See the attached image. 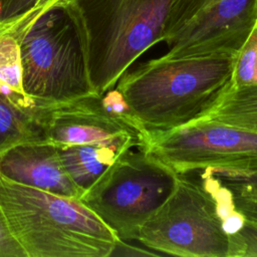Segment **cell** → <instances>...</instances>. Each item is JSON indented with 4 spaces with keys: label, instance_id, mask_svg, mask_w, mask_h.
<instances>
[{
    "label": "cell",
    "instance_id": "cell-18",
    "mask_svg": "<svg viewBox=\"0 0 257 257\" xmlns=\"http://www.w3.org/2000/svg\"><path fill=\"white\" fill-rule=\"evenodd\" d=\"M228 257H257V221L245 217L243 226L229 235Z\"/></svg>",
    "mask_w": 257,
    "mask_h": 257
},
{
    "label": "cell",
    "instance_id": "cell-14",
    "mask_svg": "<svg viewBox=\"0 0 257 257\" xmlns=\"http://www.w3.org/2000/svg\"><path fill=\"white\" fill-rule=\"evenodd\" d=\"M204 117L257 133V85L232 86Z\"/></svg>",
    "mask_w": 257,
    "mask_h": 257
},
{
    "label": "cell",
    "instance_id": "cell-10",
    "mask_svg": "<svg viewBox=\"0 0 257 257\" xmlns=\"http://www.w3.org/2000/svg\"><path fill=\"white\" fill-rule=\"evenodd\" d=\"M0 175L20 185L52 194L80 198V190L68 176L57 146L46 140L17 144L0 155Z\"/></svg>",
    "mask_w": 257,
    "mask_h": 257
},
{
    "label": "cell",
    "instance_id": "cell-7",
    "mask_svg": "<svg viewBox=\"0 0 257 257\" xmlns=\"http://www.w3.org/2000/svg\"><path fill=\"white\" fill-rule=\"evenodd\" d=\"M143 148L181 175L205 169L257 173V133L207 117L170 131H149Z\"/></svg>",
    "mask_w": 257,
    "mask_h": 257
},
{
    "label": "cell",
    "instance_id": "cell-1",
    "mask_svg": "<svg viewBox=\"0 0 257 257\" xmlns=\"http://www.w3.org/2000/svg\"><path fill=\"white\" fill-rule=\"evenodd\" d=\"M235 57L151 59L115 83L148 131H170L204 117L233 86Z\"/></svg>",
    "mask_w": 257,
    "mask_h": 257
},
{
    "label": "cell",
    "instance_id": "cell-13",
    "mask_svg": "<svg viewBox=\"0 0 257 257\" xmlns=\"http://www.w3.org/2000/svg\"><path fill=\"white\" fill-rule=\"evenodd\" d=\"M41 5L27 13L0 22V79L17 92L24 93L21 77V41L32 21L48 6Z\"/></svg>",
    "mask_w": 257,
    "mask_h": 257
},
{
    "label": "cell",
    "instance_id": "cell-8",
    "mask_svg": "<svg viewBox=\"0 0 257 257\" xmlns=\"http://www.w3.org/2000/svg\"><path fill=\"white\" fill-rule=\"evenodd\" d=\"M257 27V0H173L167 58L235 57Z\"/></svg>",
    "mask_w": 257,
    "mask_h": 257
},
{
    "label": "cell",
    "instance_id": "cell-21",
    "mask_svg": "<svg viewBox=\"0 0 257 257\" xmlns=\"http://www.w3.org/2000/svg\"><path fill=\"white\" fill-rule=\"evenodd\" d=\"M112 255H124V256H150V255H160L158 253H156L155 251H148V250H141L140 248L134 247L130 244H127L125 241L123 240H117L114 248L112 250V253L110 256Z\"/></svg>",
    "mask_w": 257,
    "mask_h": 257
},
{
    "label": "cell",
    "instance_id": "cell-20",
    "mask_svg": "<svg viewBox=\"0 0 257 257\" xmlns=\"http://www.w3.org/2000/svg\"><path fill=\"white\" fill-rule=\"evenodd\" d=\"M60 0H11L9 3L5 15H4V20L10 19L17 17L21 14L27 13L30 10L39 7L41 5L49 4V3H55Z\"/></svg>",
    "mask_w": 257,
    "mask_h": 257
},
{
    "label": "cell",
    "instance_id": "cell-12",
    "mask_svg": "<svg viewBox=\"0 0 257 257\" xmlns=\"http://www.w3.org/2000/svg\"><path fill=\"white\" fill-rule=\"evenodd\" d=\"M56 146L68 176L83 192L121 156L134 147L140 148L134 141Z\"/></svg>",
    "mask_w": 257,
    "mask_h": 257
},
{
    "label": "cell",
    "instance_id": "cell-2",
    "mask_svg": "<svg viewBox=\"0 0 257 257\" xmlns=\"http://www.w3.org/2000/svg\"><path fill=\"white\" fill-rule=\"evenodd\" d=\"M0 205L27 257H108L118 238L79 198L0 175Z\"/></svg>",
    "mask_w": 257,
    "mask_h": 257
},
{
    "label": "cell",
    "instance_id": "cell-22",
    "mask_svg": "<svg viewBox=\"0 0 257 257\" xmlns=\"http://www.w3.org/2000/svg\"><path fill=\"white\" fill-rule=\"evenodd\" d=\"M10 2H11V0H0V22L3 21L6 9Z\"/></svg>",
    "mask_w": 257,
    "mask_h": 257
},
{
    "label": "cell",
    "instance_id": "cell-6",
    "mask_svg": "<svg viewBox=\"0 0 257 257\" xmlns=\"http://www.w3.org/2000/svg\"><path fill=\"white\" fill-rule=\"evenodd\" d=\"M137 240L158 254L182 257H228L229 251V235L213 198L202 185L181 174Z\"/></svg>",
    "mask_w": 257,
    "mask_h": 257
},
{
    "label": "cell",
    "instance_id": "cell-15",
    "mask_svg": "<svg viewBox=\"0 0 257 257\" xmlns=\"http://www.w3.org/2000/svg\"><path fill=\"white\" fill-rule=\"evenodd\" d=\"M202 187L213 198L226 234L236 233L244 224L245 216L236 209L230 190L210 169L203 170Z\"/></svg>",
    "mask_w": 257,
    "mask_h": 257
},
{
    "label": "cell",
    "instance_id": "cell-19",
    "mask_svg": "<svg viewBox=\"0 0 257 257\" xmlns=\"http://www.w3.org/2000/svg\"><path fill=\"white\" fill-rule=\"evenodd\" d=\"M0 257H27L19 242L13 236L6 216L0 205Z\"/></svg>",
    "mask_w": 257,
    "mask_h": 257
},
{
    "label": "cell",
    "instance_id": "cell-17",
    "mask_svg": "<svg viewBox=\"0 0 257 257\" xmlns=\"http://www.w3.org/2000/svg\"><path fill=\"white\" fill-rule=\"evenodd\" d=\"M233 87L257 85V27L234 58Z\"/></svg>",
    "mask_w": 257,
    "mask_h": 257
},
{
    "label": "cell",
    "instance_id": "cell-11",
    "mask_svg": "<svg viewBox=\"0 0 257 257\" xmlns=\"http://www.w3.org/2000/svg\"><path fill=\"white\" fill-rule=\"evenodd\" d=\"M51 107L0 79V155L17 144L44 139L42 122Z\"/></svg>",
    "mask_w": 257,
    "mask_h": 257
},
{
    "label": "cell",
    "instance_id": "cell-9",
    "mask_svg": "<svg viewBox=\"0 0 257 257\" xmlns=\"http://www.w3.org/2000/svg\"><path fill=\"white\" fill-rule=\"evenodd\" d=\"M44 139L55 145H82L134 141L143 148L148 135L108 114L92 93L51 107L42 122Z\"/></svg>",
    "mask_w": 257,
    "mask_h": 257
},
{
    "label": "cell",
    "instance_id": "cell-16",
    "mask_svg": "<svg viewBox=\"0 0 257 257\" xmlns=\"http://www.w3.org/2000/svg\"><path fill=\"white\" fill-rule=\"evenodd\" d=\"M213 172L230 190L236 209L257 221V173L244 176Z\"/></svg>",
    "mask_w": 257,
    "mask_h": 257
},
{
    "label": "cell",
    "instance_id": "cell-5",
    "mask_svg": "<svg viewBox=\"0 0 257 257\" xmlns=\"http://www.w3.org/2000/svg\"><path fill=\"white\" fill-rule=\"evenodd\" d=\"M178 176L139 148L121 156L79 199L119 240H137L142 226L175 189Z\"/></svg>",
    "mask_w": 257,
    "mask_h": 257
},
{
    "label": "cell",
    "instance_id": "cell-3",
    "mask_svg": "<svg viewBox=\"0 0 257 257\" xmlns=\"http://www.w3.org/2000/svg\"><path fill=\"white\" fill-rule=\"evenodd\" d=\"M22 89L54 106L95 93L89 78L86 37L70 0L44 9L21 41Z\"/></svg>",
    "mask_w": 257,
    "mask_h": 257
},
{
    "label": "cell",
    "instance_id": "cell-4",
    "mask_svg": "<svg viewBox=\"0 0 257 257\" xmlns=\"http://www.w3.org/2000/svg\"><path fill=\"white\" fill-rule=\"evenodd\" d=\"M82 22L96 94L113 87L134 61L164 41L173 0H70Z\"/></svg>",
    "mask_w": 257,
    "mask_h": 257
}]
</instances>
